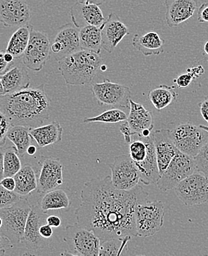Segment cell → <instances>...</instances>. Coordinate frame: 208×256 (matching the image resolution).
Masks as SVG:
<instances>
[{
  "mask_svg": "<svg viewBox=\"0 0 208 256\" xmlns=\"http://www.w3.org/2000/svg\"><path fill=\"white\" fill-rule=\"evenodd\" d=\"M51 42L44 32L31 28L30 40L22 60L28 69L40 72L50 56Z\"/></svg>",
  "mask_w": 208,
  "mask_h": 256,
  "instance_id": "cell-9",
  "label": "cell"
},
{
  "mask_svg": "<svg viewBox=\"0 0 208 256\" xmlns=\"http://www.w3.org/2000/svg\"><path fill=\"white\" fill-rule=\"evenodd\" d=\"M198 126H200V128H203V130H206V131L208 132V126H206L204 125H200Z\"/></svg>",
  "mask_w": 208,
  "mask_h": 256,
  "instance_id": "cell-55",
  "label": "cell"
},
{
  "mask_svg": "<svg viewBox=\"0 0 208 256\" xmlns=\"http://www.w3.org/2000/svg\"><path fill=\"white\" fill-rule=\"evenodd\" d=\"M32 26L26 24L18 28L10 37L6 48V52L13 55L16 60L22 58L30 40V30Z\"/></svg>",
  "mask_w": 208,
  "mask_h": 256,
  "instance_id": "cell-28",
  "label": "cell"
},
{
  "mask_svg": "<svg viewBox=\"0 0 208 256\" xmlns=\"http://www.w3.org/2000/svg\"><path fill=\"white\" fill-rule=\"evenodd\" d=\"M148 97L155 108L160 111L176 100L178 94L175 91L174 86L162 84L149 91Z\"/></svg>",
  "mask_w": 208,
  "mask_h": 256,
  "instance_id": "cell-30",
  "label": "cell"
},
{
  "mask_svg": "<svg viewBox=\"0 0 208 256\" xmlns=\"http://www.w3.org/2000/svg\"><path fill=\"white\" fill-rule=\"evenodd\" d=\"M128 116L119 108L106 110L99 116L94 118H88L83 120L84 124L90 122H106V124H117L127 120Z\"/></svg>",
  "mask_w": 208,
  "mask_h": 256,
  "instance_id": "cell-34",
  "label": "cell"
},
{
  "mask_svg": "<svg viewBox=\"0 0 208 256\" xmlns=\"http://www.w3.org/2000/svg\"><path fill=\"white\" fill-rule=\"evenodd\" d=\"M58 70L68 85L89 84L97 75L103 60L100 54L80 50L58 60Z\"/></svg>",
  "mask_w": 208,
  "mask_h": 256,
  "instance_id": "cell-3",
  "label": "cell"
},
{
  "mask_svg": "<svg viewBox=\"0 0 208 256\" xmlns=\"http://www.w3.org/2000/svg\"><path fill=\"white\" fill-rule=\"evenodd\" d=\"M148 196L140 186L130 190L116 189L110 176L91 180L84 186L80 206L74 211L77 224L94 232L100 242L138 237L135 210Z\"/></svg>",
  "mask_w": 208,
  "mask_h": 256,
  "instance_id": "cell-1",
  "label": "cell"
},
{
  "mask_svg": "<svg viewBox=\"0 0 208 256\" xmlns=\"http://www.w3.org/2000/svg\"><path fill=\"white\" fill-rule=\"evenodd\" d=\"M16 182L14 192L22 196L30 195L37 188V178L34 168L30 165L22 166L14 176Z\"/></svg>",
  "mask_w": 208,
  "mask_h": 256,
  "instance_id": "cell-26",
  "label": "cell"
},
{
  "mask_svg": "<svg viewBox=\"0 0 208 256\" xmlns=\"http://www.w3.org/2000/svg\"><path fill=\"white\" fill-rule=\"evenodd\" d=\"M153 138L160 174L161 175L178 150L170 136V130L164 128L156 130L153 133Z\"/></svg>",
  "mask_w": 208,
  "mask_h": 256,
  "instance_id": "cell-22",
  "label": "cell"
},
{
  "mask_svg": "<svg viewBox=\"0 0 208 256\" xmlns=\"http://www.w3.org/2000/svg\"><path fill=\"white\" fill-rule=\"evenodd\" d=\"M166 21L168 27H178L193 16L198 0H166Z\"/></svg>",
  "mask_w": 208,
  "mask_h": 256,
  "instance_id": "cell-21",
  "label": "cell"
},
{
  "mask_svg": "<svg viewBox=\"0 0 208 256\" xmlns=\"http://www.w3.org/2000/svg\"><path fill=\"white\" fill-rule=\"evenodd\" d=\"M4 57L6 62L9 64H13L16 60V58L13 56V55H12V54H9V52H4Z\"/></svg>",
  "mask_w": 208,
  "mask_h": 256,
  "instance_id": "cell-49",
  "label": "cell"
},
{
  "mask_svg": "<svg viewBox=\"0 0 208 256\" xmlns=\"http://www.w3.org/2000/svg\"><path fill=\"white\" fill-rule=\"evenodd\" d=\"M31 207L28 198L23 197L12 206L0 209V216L2 218L0 234L7 238L12 244L22 242Z\"/></svg>",
  "mask_w": 208,
  "mask_h": 256,
  "instance_id": "cell-4",
  "label": "cell"
},
{
  "mask_svg": "<svg viewBox=\"0 0 208 256\" xmlns=\"http://www.w3.org/2000/svg\"><path fill=\"white\" fill-rule=\"evenodd\" d=\"M198 21L200 23L208 22V2H204L198 10Z\"/></svg>",
  "mask_w": 208,
  "mask_h": 256,
  "instance_id": "cell-41",
  "label": "cell"
},
{
  "mask_svg": "<svg viewBox=\"0 0 208 256\" xmlns=\"http://www.w3.org/2000/svg\"><path fill=\"white\" fill-rule=\"evenodd\" d=\"M13 246L10 242L6 237L0 234V255H4L7 248H12Z\"/></svg>",
  "mask_w": 208,
  "mask_h": 256,
  "instance_id": "cell-46",
  "label": "cell"
},
{
  "mask_svg": "<svg viewBox=\"0 0 208 256\" xmlns=\"http://www.w3.org/2000/svg\"><path fill=\"white\" fill-rule=\"evenodd\" d=\"M32 14L24 0H0V22L4 27H22L29 24Z\"/></svg>",
  "mask_w": 208,
  "mask_h": 256,
  "instance_id": "cell-15",
  "label": "cell"
},
{
  "mask_svg": "<svg viewBox=\"0 0 208 256\" xmlns=\"http://www.w3.org/2000/svg\"><path fill=\"white\" fill-rule=\"evenodd\" d=\"M164 40L155 31H149L142 36L135 34L132 46L146 56H158L164 52Z\"/></svg>",
  "mask_w": 208,
  "mask_h": 256,
  "instance_id": "cell-25",
  "label": "cell"
},
{
  "mask_svg": "<svg viewBox=\"0 0 208 256\" xmlns=\"http://www.w3.org/2000/svg\"><path fill=\"white\" fill-rule=\"evenodd\" d=\"M64 242L74 256H98L100 240L94 232L76 224L65 228Z\"/></svg>",
  "mask_w": 208,
  "mask_h": 256,
  "instance_id": "cell-7",
  "label": "cell"
},
{
  "mask_svg": "<svg viewBox=\"0 0 208 256\" xmlns=\"http://www.w3.org/2000/svg\"><path fill=\"white\" fill-rule=\"evenodd\" d=\"M140 136L147 146V155L140 164H135L140 174V181L146 186L156 184L159 180L160 170L155 152L153 134L148 136Z\"/></svg>",
  "mask_w": 208,
  "mask_h": 256,
  "instance_id": "cell-20",
  "label": "cell"
},
{
  "mask_svg": "<svg viewBox=\"0 0 208 256\" xmlns=\"http://www.w3.org/2000/svg\"><path fill=\"white\" fill-rule=\"evenodd\" d=\"M22 58H17L2 75L0 76L4 94H10L30 88V78Z\"/></svg>",
  "mask_w": 208,
  "mask_h": 256,
  "instance_id": "cell-19",
  "label": "cell"
},
{
  "mask_svg": "<svg viewBox=\"0 0 208 256\" xmlns=\"http://www.w3.org/2000/svg\"><path fill=\"white\" fill-rule=\"evenodd\" d=\"M3 167H4V178L14 176L21 169V160L15 146L4 148Z\"/></svg>",
  "mask_w": 208,
  "mask_h": 256,
  "instance_id": "cell-32",
  "label": "cell"
},
{
  "mask_svg": "<svg viewBox=\"0 0 208 256\" xmlns=\"http://www.w3.org/2000/svg\"><path fill=\"white\" fill-rule=\"evenodd\" d=\"M23 197L17 194L14 192L8 190L0 184V209L12 206Z\"/></svg>",
  "mask_w": 208,
  "mask_h": 256,
  "instance_id": "cell-37",
  "label": "cell"
},
{
  "mask_svg": "<svg viewBox=\"0 0 208 256\" xmlns=\"http://www.w3.org/2000/svg\"><path fill=\"white\" fill-rule=\"evenodd\" d=\"M174 190L182 202L188 207L204 204L208 202V178L194 172L180 182Z\"/></svg>",
  "mask_w": 208,
  "mask_h": 256,
  "instance_id": "cell-10",
  "label": "cell"
},
{
  "mask_svg": "<svg viewBox=\"0 0 208 256\" xmlns=\"http://www.w3.org/2000/svg\"><path fill=\"white\" fill-rule=\"evenodd\" d=\"M0 184H2V187L7 189L10 192H14L16 187V182L14 176H6L3 178V179L0 181Z\"/></svg>",
  "mask_w": 208,
  "mask_h": 256,
  "instance_id": "cell-42",
  "label": "cell"
},
{
  "mask_svg": "<svg viewBox=\"0 0 208 256\" xmlns=\"http://www.w3.org/2000/svg\"><path fill=\"white\" fill-rule=\"evenodd\" d=\"M2 226V218L0 216V228H1Z\"/></svg>",
  "mask_w": 208,
  "mask_h": 256,
  "instance_id": "cell-56",
  "label": "cell"
},
{
  "mask_svg": "<svg viewBox=\"0 0 208 256\" xmlns=\"http://www.w3.org/2000/svg\"><path fill=\"white\" fill-rule=\"evenodd\" d=\"M37 152V148L34 145H30V146L28 148L27 154L30 156L35 154Z\"/></svg>",
  "mask_w": 208,
  "mask_h": 256,
  "instance_id": "cell-50",
  "label": "cell"
},
{
  "mask_svg": "<svg viewBox=\"0 0 208 256\" xmlns=\"http://www.w3.org/2000/svg\"><path fill=\"white\" fill-rule=\"evenodd\" d=\"M50 108L51 99L43 84L0 97V110L12 126H23L29 128L41 126L49 119Z\"/></svg>",
  "mask_w": 208,
  "mask_h": 256,
  "instance_id": "cell-2",
  "label": "cell"
},
{
  "mask_svg": "<svg viewBox=\"0 0 208 256\" xmlns=\"http://www.w3.org/2000/svg\"><path fill=\"white\" fill-rule=\"evenodd\" d=\"M195 78V76L192 72L190 68H188L186 74L178 76V78L174 80V82L176 84L178 88H188L193 82L194 79Z\"/></svg>",
  "mask_w": 208,
  "mask_h": 256,
  "instance_id": "cell-39",
  "label": "cell"
},
{
  "mask_svg": "<svg viewBox=\"0 0 208 256\" xmlns=\"http://www.w3.org/2000/svg\"><path fill=\"white\" fill-rule=\"evenodd\" d=\"M80 2H90L94 3V4H98V6H102L104 4L107 0H77Z\"/></svg>",
  "mask_w": 208,
  "mask_h": 256,
  "instance_id": "cell-51",
  "label": "cell"
},
{
  "mask_svg": "<svg viewBox=\"0 0 208 256\" xmlns=\"http://www.w3.org/2000/svg\"><path fill=\"white\" fill-rule=\"evenodd\" d=\"M7 138L13 142L20 156H24L27 153L32 140L30 128L23 126H12L8 132Z\"/></svg>",
  "mask_w": 208,
  "mask_h": 256,
  "instance_id": "cell-31",
  "label": "cell"
},
{
  "mask_svg": "<svg viewBox=\"0 0 208 256\" xmlns=\"http://www.w3.org/2000/svg\"><path fill=\"white\" fill-rule=\"evenodd\" d=\"M102 36V48L112 54L121 41L130 35L128 27L114 13L108 14L100 27Z\"/></svg>",
  "mask_w": 208,
  "mask_h": 256,
  "instance_id": "cell-18",
  "label": "cell"
},
{
  "mask_svg": "<svg viewBox=\"0 0 208 256\" xmlns=\"http://www.w3.org/2000/svg\"><path fill=\"white\" fill-rule=\"evenodd\" d=\"M170 136L178 151L194 158L208 142V132L192 122L178 126Z\"/></svg>",
  "mask_w": 208,
  "mask_h": 256,
  "instance_id": "cell-6",
  "label": "cell"
},
{
  "mask_svg": "<svg viewBox=\"0 0 208 256\" xmlns=\"http://www.w3.org/2000/svg\"><path fill=\"white\" fill-rule=\"evenodd\" d=\"M194 160L197 172L208 178V142L194 158Z\"/></svg>",
  "mask_w": 208,
  "mask_h": 256,
  "instance_id": "cell-36",
  "label": "cell"
},
{
  "mask_svg": "<svg viewBox=\"0 0 208 256\" xmlns=\"http://www.w3.org/2000/svg\"><path fill=\"white\" fill-rule=\"evenodd\" d=\"M30 134L38 146L43 148L60 142L63 136V128L55 120L43 126L30 128Z\"/></svg>",
  "mask_w": 208,
  "mask_h": 256,
  "instance_id": "cell-24",
  "label": "cell"
},
{
  "mask_svg": "<svg viewBox=\"0 0 208 256\" xmlns=\"http://www.w3.org/2000/svg\"><path fill=\"white\" fill-rule=\"evenodd\" d=\"M204 51L206 54L208 56V41L204 44Z\"/></svg>",
  "mask_w": 208,
  "mask_h": 256,
  "instance_id": "cell-53",
  "label": "cell"
},
{
  "mask_svg": "<svg viewBox=\"0 0 208 256\" xmlns=\"http://www.w3.org/2000/svg\"><path fill=\"white\" fill-rule=\"evenodd\" d=\"M4 94V89H3L2 84L1 78H0V97Z\"/></svg>",
  "mask_w": 208,
  "mask_h": 256,
  "instance_id": "cell-52",
  "label": "cell"
},
{
  "mask_svg": "<svg viewBox=\"0 0 208 256\" xmlns=\"http://www.w3.org/2000/svg\"><path fill=\"white\" fill-rule=\"evenodd\" d=\"M198 106L203 119L208 124V96L198 104Z\"/></svg>",
  "mask_w": 208,
  "mask_h": 256,
  "instance_id": "cell-43",
  "label": "cell"
},
{
  "mask_svg": "<svg viewBox=\"0 0 208 256\" xmlns=\"http://www.w3.org/2000/svg\"><path fill=\"white\" fill-rule=\"evenodd\" d=\"M196 170L195 160L192 156L178 151L170 161L156 182L158 188L166 192L176 186Z\"/></svg>",
  "mask_w": 208,
  "mask_h": 256,
  "instance_id": "cell-8",
  "label": "cell"
},
{
  "mask_svg": "<svg viewBox=\"0 0 208 256\" xmlns=\"http://www.w3.org/2000/svg\"><path fill=\"white\" fill-rule=\"evenodd\" d=\"M46 214L48 212H43L38 204L31 207L22 241L29 251H37L48 244V240H45L40 234V226L46 224Z\"/></svg>",
  "mask_w": 208,
  "mask_h": 256,
  "instance_id": "cell-16",
  "label": "cell"
},
{
  "mask_svg": "<svg viewBox=\"0 0 208 256\" xmlns=\"http://www.w3.org/2000/svg\"><path fill=\"white\" fill-rule=\"evenodd\" d=\"M130 112L127 122L136 136H140L145 130H153L154 118L152 112L139 103L130 99Z\"/></svg>",
  "mask_w": 208,
  "mask_h": 256,
  "instance_id": "cell-23",
  "label": "cell"
},
{
  "mask_svg": "<svg viewBox=\"0 0 208 256\" xmlns=\"http://www.w3.org/2000/svg\"><path fill=\"white\" fill-rule=\"evenodd\" d=\"M120 131L124 136V140L126 144H130L132 142V136H136L132 128L128 125V122L126 120L125 122L120 126Z\"/></svg>",
  "mask_w": 208,
  "mask_h": 256,
  "instance_id": "cell-40",
  "label": "cell"
},
{
  "mask_svg": "<svg viewBox=\"0 0 208 256\" xmlns=\"http://www.w3.org/2000/svg\"><path fill=\"white\" fill-rule=\"evenodd\" d=\"M80 49L100 54L102 48V30L99 27L88 26L79 29Z\"/></svg>",
  "mask_w": 208,
  "mask_h": 256,
  "instance_id": "cell-27",
  "label": "cell"
},
{
  "mask_svg": "<svg viewBox=\"0 0 208 256\" xmlns=\"http://www.w3.org/2000/svg\"><path fill=\"white\" fill-rule=\"evenodd\" d=\"M110 168L112 183L116 189L130 190L138 186L139 172L130 154L114 156V162Z\"/></svg>",
  "mask_w": 208,
  "mask_h": 256,
  "instance_id": "cell-12",
  "label": "cell"
},
{
  "mask_svg": "<svg viewBox=\"0 0 208 256\" xmlns=\"http://www.w3.org/2000/svg\"><path fill=\"white\" fill-rule=\"evenodd\" d=\"M164 208L161 201H148L139 204L135 210L136 236L141 238L153 236L164 224Z\"/></svg>",
  "mask_w": 208,
  "mask_h": 256,
  "instance_id": "cell-5",
  "label": "cell"
},
{
  "mask_svg": "<svg viewBox=\"0 0 208 256\" xmlns=\"http://www.w3.org/2000/svg\"><path fill=\"white\" fill-rule=\"evenodd\" d=\"M38 206L44 212H48V210L66 209L70 206V200L64 190L56 188L44 194Z\"/></svg>",
  "mask_w": 208,
  "mask_h": 256,
  "instance_id": "cell-29",
  "label": "cell"
},
{
  "mask_svg": "<svg viewBox=\"0 0 208 256\" xmlns=\"http://www.w3.org/2000/svg\"><path fill=\"white\" fill-rule=\"evenodd\" d=\"M99 6L90 2L77 1L70 10L72 24L79 29L88 26L100 28L106 18Z\"/></svg>",
  "mask_w": 208,
  "mask_h": 256,
  "instance_id": "cell-17",
  "label": "cell"
},
{
  "mask_svg": "<svg viewBox=\"0 0 208 256\" xmlns=\"http://www.w3.org/2000/svg\"><path fill=\"white\" fill-rule=\"evenodd\" d=\"M4 52L0 51V76L4 74L8 70V69L10 68V65L12 64H9L6 62L4 60Z\"/></svg>",
  "mask_w": 208,
  "mask_h": 256,
  "instance_id": "cell-47",
  "label": "cell"
},
{
  "mask_svg": "<svg viewBox=\"0 0 208 256\" xmlns=\"http://www.w3.org/2000/svg\"><path fill=\"white\" fill-rule=\"evenodd\" d=\"M40 234L42 237L45 238V240H49L52 237L54 234V230H52V226L49 224H42L40 228Z\"/></svg>",
  "mask_w": 208,
  "mask_h": 256,
  "instance_id": "cell-44",
  "label": "cell"
},
{
  "mask_svg": "<svg viewBox=\"0 0 208 256\" xmlns=\"http://www.w3.org/2000/svg\"><path fill=\"white\" fill-rule=\"evenodd\" d=\"M3 154L4 148L0 147V181L4 178V167H3Z\"/></svg>",
  "mask_w": 208,
  "mask_h": 256,
  "instance_id": "cell-48",
  "label": "cell"
},
{
  "mask_svg": "<svg viewBox=\"0 0 208 256\" xmlns=\"http://www.w3.org/2000/svg\"><path fill=\"white\" fill-rule=\"evenodd\" d=\"M147 155V146L145 141L138 136V139L132 142L130 146V156L134 164H140Z\"/></svg>",
  "mask_w": 208,
  "mask_h": 256,
  "instance_id": "cell-35",
  "label": "cell"
},
{
  "mask_svg": "<svg viewBox=\"0 0 208 256\" xmlns=\"http://www.w3.org/2000/svg\"><path fill=\"white\" fill-rule=\"evenodd\" d=\"M106 69H107V66H106V65H104V64H102V66H100V70L103 71V72H104V71L106 70Z\"/></svg>",
  "mask_w": 208,
  "mask_h": 256,
  "instance_id": "cell-54",
  "label": "cell"
},
{
  "mask_svg": "<svg viewBox=\"0 0 208 256\" xmlns=\"http://www.w3.org/2000/svg\"><path fill=\"white\" fill-rule=\"evenodd\" d=\"M46 223L52 228H56L62 224V220L58 216L51 215L46 217Z\"/></svg>",
  "mask_w": 208,
  "mask_h": 256,
  "instance_id": "cell-45",
  "label": "cell"
},
{
  "mask_svg": "<svg viewBox=\"0 0 208 256\" xmlns=\"http://www.w3.org/2000/svg\"><path fill=\"white\" fill-rule=\"evenodd\" d=\"M92 92L100 106L128 108L130 106L132 92L125 85L113 83L104 78L102 83L92 85Z\"/></svg>",
  "mask_w": 208,
  "mask_h": 256,
  "instance_id": "cell-11",
  "label": "cell"
},
{
  "mask_svg": "<svg viewBox=\"0 0 208 256\" xmlns=\"http://www.w3.org/2000/svg\"><path fill=\"white\" fill-rule=\"evenodd\" d=\"M132 238V236H126L100 242L99 256L120 255L127 242L131 240Z\"/></svg>",
  "mask_w": 208,
  "mask_h": 256,
  "instance_id": "cell-33",
  "label": "cell"
},
{
  "mask_svg": "<svg viewBox=\"0 0 208 256\" xmlns=\"http://www.w3.org/2000/svg\"><path fill=\"white\" fill-rule=\"evenodd\" d=\"M40 174L37 178L36 190L44 194L60 188L64 182V166L58 158L42 156L38 161Z\"/></svg>",
  "mask_w": 208,
  "mask_h": 256,
  "instance_id": "cell-13",
  "label": "cell"
},
{
  "mask_svg": "<svg viewBox=\"0 0 208 256\" xmlns=\"http://www.w3.org/2000/svg\"><path fill=\"white\" fill-rule=\"evenodd\" d=\"M12 126L8 119L0 110V147H3L7 140V134Z\"/></svg>",
  "mask_w": 208,
  "mask_h": 256,
  "instance_id": "cell-38",
  "label": "cell"
},
{
  "mask_svg": "<svg viewBox=\"0 0 208 256\" xmlns=\"http://www.w3.org/2000/svg\"><path fill=\"white\" fill-rule=\"evenodd\" d=\"M51 52L57 62L80 50L79 28L72 23L60 26L51 44Z\"/></svg>",
  "mask_w": 208,
  "mask_h": 256,
  "instance_id": "cell-14",
  "label": "cell"
}]
</instances>
